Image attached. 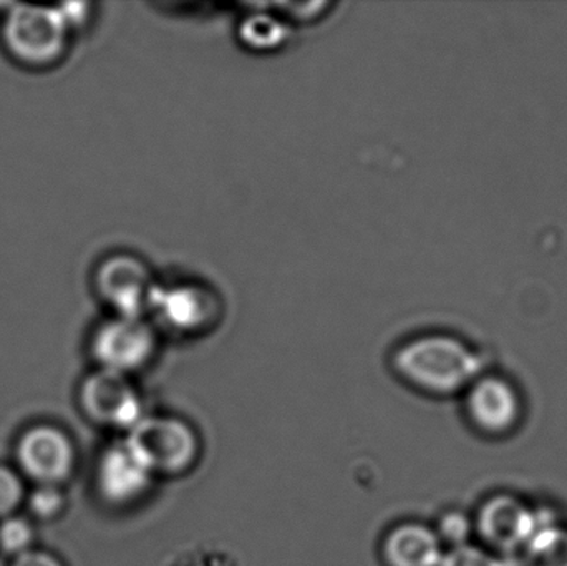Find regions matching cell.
Wrapping results in <instances>:
<instances>
[{"instance_id": "cell-1", "label": "cell", "mask_w": 567, "mask_h": 566, "mask_svg": "<svg viewBox=\"0 0 567 566\" xmlns=\"http://www.w3.org/2000/svg\"><path fill=\"white\" fill-rule=\"evenodd\" d=\"M392 369L416 391L452 395L468 389L483 374V358L458 336L423 332L396 346Z\"/></svg>"}, {"instance_id": "cell-2", "label": "cell", "mask_w": 567, "mask_h": 566, "mask_svg": "<svg viewBox=\"0 0 567 566\" xmlns=\"http://www.w3.org/2000/svg\"><path fill=\"white\" fill-rule=\"evenodd\" d=\"M2 13V45L17 63L47 69L65 55L73 30L60 6L10 3Z\"/></svg>"}, {"instance_id": "cell-3", "label": "cell", "mask_w": 567, "mask_h": 566, "mask_svg": "<svg viewBox=\"0 0 567 566\" xmlns=\"http://www.w3.org/2000/svg\"><path fill=\"white\" fill-rule=\"evenodd\" d=\"M225 318V302L219 292L199 279L159 281L150 308L159 332L178 338H202L218 328Z\"/></svg>"}, {"instance_id": "cell-4", "label": "cell", "mask_w": 567, "mask_h": 566, "mask_svg": "<svg viewBox=\"0 0 567 566\" xmlns=\"http://www.w3.org/2000/svg\"><path fill=\"white\" fill-rule=\"evenodd\" d=\"M159 342L162 332L152 319L110 315L93 329L90 354L96 369L133 378L155 361Z\"/></svg>"}, {"instance_id": "cell-5", "label": "cell", "mask_w": 567, "mask_h": 566, "mask_svg": "<svg viewBox=\"0 0 567 566\" xmlns=\"http://www.w3.org/2000/svg\"><path fill=\"white\" fill-rule=\"evenodd\" d=\"M156 477H178L198 464L202 439L185 419L148 414L125 435Z\"/></svg>"}, {"instance_id": "cell-6", "label": "cell", "mask_w": 567, "mask_h": 566, "mask_svg": "<svg viewBox=\"0 0 567 566\" xmlns=\"http://www.w3.org/2000/svg\"><path fill=\"white\" fill-rule=\"evenodd\" d=\"M162 279L148 261L130 251L106 255L93 271L96 298L115 316L148 318Z\"/></svg>"}, {"instance_id": "cell-7", "label": "cell", "mask_w": 567, "mask_h": 566, "mask_svg": "<svg viewBox=\"0 0 567 566\" xmlns=\"http://www.w3.org/2000/svg\"><path fill=\"white\" fill-rule=\"evenodd\" d=\"M79 402L93 424L122 431L125 435L148 415L133 378L105 369H95L83 379Z\"/></svg>"}, {"instance_id": "cell-8", "label": "cell", "mask_w": 567, "mask_h": 566, "mask_svg": "<svg viewBox=\"0 0 567 566\" xmlns=\"http://www.w3.org/2000/svg\"><path fill=\"white\" fill-rule=\"evenodd\" d=\"M156 478L155 472L125 435L110 444L96 464V491L113 507L138 504L152 492Z\"/></svg>"}, {"instance_id": "cell-9", "label": "cell", "mask_w": 567, "mask_h": 566, "mask_svg": "<svg viewBox=\"0 0 567 566\" xmlns=\"http://www.w3.org/2000/svg\"><path fill=\"white\" fill-rule=\"evenodd\" d=\"M16 461L20 472L30 481L60 487L75 471V445L55 425H33L17 441Z\"/></svg>"}, {"instance_id": "cell-10", "label": "cell", "mask_w": 567, "mask_h": 566, "mask_svg": "<svg viewBox=\"0 0 567 566\" xmlns=\"http://www.w3.org/2000/svg\"><path fill=\"white\" fill-rule=\"evenodd\" d=\"M549 515V512L528 507L512 495L499 494L482 505L473 525L489 548L499 554L515 555L525 550Z\"/></svg>"}, {"instance_id": "cell-11", "label": "cell", "mask_w": 567, "mask_h": 566, "mask_svg": "<svg viewBox=\"0 0 567 566\" xmlns=\"http://www.w3.org/2000/svg\"><path fill=\"white\" fill-rule=\"evenodd\" d=\"M466 412L476 428L488 434H503L519 421L522 401L512 382L482 374L466 389Z\"/></svg>"}, {"instance_id": "cell-12", "label": "cell", "mask_w": 567, "mask_h": 566, "mask_svg": "<svg viewBox=\"0 0 567 566\" xmlns=\"http://www.w3.org/2000/svg\"><path fill=\"white\" fill-rule=\"evenodd\" d=\"M380 552L385 566H440L446 550L433 528L403 522L386 532Z\"/></svg>"}, {"instance_id": "cell-13", "label": "cell", "mask_w": 567, "mask_h": 566, "mask_svg": "<svg viewBox=\"0 0 567 566\" xmlns=\"http://www.w3.org/2000/svg\"><path fill=\"white\" fill-rule=\"evenodd\" d=\"M296 27L290 25L271 6L252 7L239 19L236 37L256 55L282 52L292 42Z\"/></svg>"}, {"instance_id": "cell-14", "label": "cell", "mask_w": 567, "mask_h": 566, "mask_svg": "<svg viewBox=\"0 0 567 566\" xmlns=\"http://www.w3.org/2000/svg\"><path fill=\"white\" fill-rule=\"evenodd\" d=\"M522 566H567V528L551 515L522 552Z\"/></svg>"}, {"instance_id": "cell-15", "label": "cell", "mask_w": 567, "mask_h": 566, "mask_svg": "<svg viewBox=\"0 0 567 566\" xmlns=\"http://www.w3.org/2000/svg\"><path fill=\"white\" fill-rule=\"evenodd\" d=\"M33 538H35V532L27 518L12 515L3 518L0 524V548L12 557L30 550Z\"/></svg>"}, {"instance_id": "cell-16", "label": "cell", "mask_w": 567, "mask_h": 566, "mask_svg": "<svg viewBox=\"0 0 567 566\" xmlns=\"http://www.w3.org/2000/svg\"><path fill=\"white\" fill-rule=\"evenodd\" d=\"M433 531L439 535L445 550H450V548L468 545L472 532L475 531V525L462 512L452 511L446 512V514L440 517L439 525Z\"/></svg>"}, {"instance_id": "cell-17", "label": "cell", "mask_w": 567, "mask_h": 566, "mask_svg": "<svg viewBox=\"0 0 567 566\" xmlns=\"http://www.w3.org/2000/svg\"><path fill=\"white\" fill-rule=\"evenodd\" d=\"M440 566H513L512 562L498 557L485 548L468 544L463 547L450 548L443 555Z\"/></svg>"}, {"instance_id": "cell-18", "label": "cell", "mask_w": 567, "mask_h": 566, "mask_svg": "<svg viewBox=\"0 0 567 566\" xmlns=\"http://www.w3.org/2000/svg\"><path fill=\"white\" fill-rule=\"evenodd\" d=\"M29 508L40 521H52L65 508V495L55 485H39L30 494Z\"/></svg>"}, {"instance_id": "cell-19", "label": "cell", "mask_w": 567, "mask_h": 566, "mask_svg": "<svg viewBox=\"0 0 567 566\" xmlns=\"http://www.w3.org/2000/svg\"><path fill=\"white\" fill-rule=\"evenodd\" d=\"M25 498L22 478L12 469L0 465V521L12 517Z\"/></svg>"}, {"instance_id": "cell-20", "label": "cell", "mask_w": 567, "mask_h": 566, "mask_svg": "<svg viewBox=\"0 0 567 566\" xmlns=\"http://www.w3.org/2000/svg\"><path fill=\"white\" fill-rule=\"evenodd\" d=\"M272 9L282 16L292 27L313 23L326 16L327 9H332V3L326 2H297V3H271Z\"/></svg>"}, {"instance_id": "cell-21", "label": "cell", "mask_w": 567, "mask_h": 566, "mask_svg": "<svg viewBox=\"0 0 567 566\" xmlns=\"http://www.w3.org/2000/svg\"><path fill=\"white\" fill-rule=\"evenodd\" d=\"M10 566H63L59 558L53 555L47 554V552L27 550L25 554L17 555L13 557L12 565Z\"/></svg>"}]
</instances>
